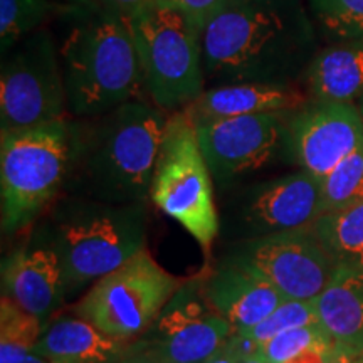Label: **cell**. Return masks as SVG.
<instances>
[{
	"mask_svg": "<svg viewBox=\"0 0 363 363\" xmlns=\"http://www.w3.org/2000/svg\"><path fill=\"white\" fill-rule=\"evenodd\" d=\"M316 54L303 0H227L202 34L206 81L293 84Z\"/></svg>",
	"mask_w": 363,
	"mask_h": 363,
	"instance_id": "obj_1",
	"label": "cell"
},
{
	"mask_svg": "<svg viewBox=\"0 0 363 363\" xmlns=\"http://www.w3.org/2000/svg\"><path fill=\"white\" fill-rule=\"evenodd\" d=\"M169 116L170 113L138 98L103 115L71 120L66 184L91 201L145 203Z\"/></svg>",
	"mask_w": 363,
	"mask_h": 363,
	"instance_id": "obj_2",
	"label": "cell"
},
{
	"mask_svg": "<svg viewBox=\"0 0 363 363\" xmlns=\"http://www.w3.org/2000/svg\"><path fill=\"white\" fill-rule=\"evenodd\" d=\"M62 21L69 27L57 49L72 118L98 116L142 98V69L125 19L78 4Z\"/></svg>",
	"mask_w": 363,
	"mask_h": 363,
	"instance_id": "obj_3",
	"label": "cell"
},
{
	"mask_svg": "<svg viewBox=\"0 0 363 363\" xmlns=\"http://www.w3.org/2000/svg\"><path fill=\"white\" fill-rule=\"evenodd\" d=\"M51 230V247L71 291L104 278L145 249V206L66 199L52 212Z\"/></svg>",
	"mask_w": 363,
	"mask_h": 363,
	"instance_id": "obj_4",
	"label": "cell"
},
{
	"mask_svg": "<svg viewBox=\"0 0 363 363\" xmlns=\"http://www.w3.org/2000/svg\"><path fill=\"white\" fill-rule=\"evenodd\" d=\"M145 93L167 113L192 104L206 91L202 33L180 9L155 0L126 19Z\"/></svg>",
	"mask_w": 363,
	"mask_h": 363,
	"instance_id": "obj_5",
	"label": "cell"
},
{
	"mask_svg": "<svg viewBox=\"0 0 363 363\" xmlns=\"http://www.w3.org/2000/svg\"><path fill=\"white\" fill-rule=\"evenodd\" d=\"M71 120L7 131L0 140L2 229L11 234L33 222L66 184Z\"/></svg>",
	"mask_w": 363,
	"mask_h": 363,
	"instance_id": "obj_6",
	"label": "cell"
},
{
	"mask_svg": "<svg viewBox=\"0 0 363 363\" xmlns=\"http://www.w3.org/2000/svg\"><path fill=\"white\" fill-rule=\"evenodd\" d=\"M150 199L211 252L217 233L212 174L199 145L197 126L184 110L170 113L153 175Z\"/></svg>",
	"mask_w": 363,
	"mask_h": 363,
	"instance_id": "obj_7",
	"label": "cell"
},
{
	"mask_svg": "<svg viewBox=\"0 0 363 363\" xmlns=\"http://www.w3.org/2000/svg\"><path fill=\"white\" fill-rule=\"evenodd\" d=\"M182 284L145 247L91 286L74 311L103 333L131 342L152 328Z\"/></svg>",
	"mask_w": 363,
	"mask_h": 363,
	"instance_id": "obj_8",
	"label": "cell"
},
{
	"mask_svg": "<svg viewBox=\"0 0 363 363\" xmlns=\"http://www.w3.org/2000/svg\"><path fill=\"white\" fill-rule=\"evenodd\" d=\"M67 98L59 49L48 27L22 39L2 57V133L66 120Z\"/></svg>",
	"mask_w": 363,
	"mask_h": 363,
	"instance_id": "obj_9",
	"label": "cell"
},
{
	"mask_svg": "<svg viewBox=\"0 0 363 363\" xmlns=\"http://www.w3.org/2000/svg\"><path fill=\"white\" fill-rule=\"evenodd\" d=\"M234 261L264 278L286 299L296 301L320 296L338 267L313 227L249 239Z\"/></svg>",
	"mask_w": 363,
	"mask_h": 363,
	"instance_id": "obj_10",
	"label": "cell"
},
{
	"mask_svg": "<svg viewBox=\"0 0 363 363\" xmlns=\"http://www.w3.org/2000/svg\"><path fill=\"white\" fill-rule=\"evenodd\" d=\"M233 333L207 299L206 281H192L180 286L142 340L170 363H206Z\"/></svg>",
	"mask_w": 363,
	"mask_h": 363,
	"instance_id": "obj_11",
	"label": "cell"
},
{
	"mask_svg": "<svg viewBox=\"0 0 363 363\" xmlns=\"http://www.w3.org/2000/svg\"><path fill=\"white\" fill-rule=\"evenodd\" d=\"M289 115L262 113L195 125L212 179L225 185L267 165L276 152L286 147Z\"/></svg>",
	"mask_w": 363,
	"mask_h": 363,
	"instance_id": "obj_12",
	"label": "cell"
},
{
	"mask_svg": "<svg viewBox=\"0 0 363 363\" xmlns=\"http://www.w3.org/2000/svg\"><path fill=\"white\" fill-rule=\"evenodd\" d=\"M286 147L308 174L323 180L363 147V118L355 103L310 101L288 118Z\"/></svg>",
	"mask_w": 363,
	"mask_h": 363,
	"instance_id": "obj_13",
	"label": "cell"
},
{
	"mask_svg": "<svg viewBox=\"0 0 363 363\" xmlns=\"http://www.w3.org/2000/svg\"><path fill=\"white\" fill-rule=\"evenodd\" d=\"M323 214V180L301 170L298 174L254 185L239 197L235 225L252 238L311 229Z\"/></svg>",
	"mask_w": 363,
	"mask_h": 363,
	"instance_id": "obj_14",
	"label": "cell"
},
{
	"mask_svg": "<svg viewBox=\"0 0 363 363\" xmlns=\"http://www.w3.org/2000/svg\"><path fill=\"white\" fill-rule=\"evenodd\" d=\"M66 286L62 264L51 246L22 247L2 262V296L40 321L61 306Z\"/></svg>",
	"mask_w": 363,
	"mask_h": 363,
	"instance_id": "obj_15",
	"label": "cell"
},
{
	"mask_svg": "<svg viewBox=\"0 0 363 363\" xmlns=\"http://www.w3.org/2000/svg\"><path fill=\"white\" fill-rule=\"evenodd\" d=\"M206 294L211 305L233 325L234 331L259 325L286 301L274 286L235 261L208 276Z\"/></svg>",
	"mask_w": 363,
	"mask_h": 363,
	"instance_id": "obj_16",
	"label": "cell"
},
{
	"mask_svg": "<svg viewBox=\"0 0 363 363\" xmlns=\"http://www.w3.org/2000/svg\"><path fill=\"white\" fill-rule=\"evenodd\" d=\"M308 103L310 98L293 84L242 83L208 88L184 111L194 125H201L262 113H294Z\"/></svg>",
	"mask_w": 363,
	"mask_h": 363,
	"instance_id": "obj_17",
	"label": "cell"
},
{
	"mask_svg": "<svg viewBox=\"0 0 363 363\" xmlns=\"http://www.w3.org/2000/svg\"><path fill=\"white\" fill-rule=\"evenodd\" d=\"M318 323L333 348L355 357L363 352V266L342 264L316 298Z\"/></svg>",
	"mask_w": 363,
	"mask_h": 363,
	"instance_id": "obj_18",
	"label": "cell"
},
{
	"mask_svg": "<svg viewBox=\"0 0 363 363\" xmlns=\"http://www.w3.org/2000/svg\"><path fill=\"white\" fill-rule=\"evenodd\" d=\"M130 345L83 318H59L43 330L35 353L49 363H118Z\"/></svg>",
	"mask_w": 363,
	"mask_h": 363,
	"instance_id": "obj_19",
	"label": "cell"
},
{
	"mask_svg": "<svg viewBox=\"0 0 363 363\" xmlns=\"http://www.w3.org/2000/svg\"><path fill=\"white\" fill-rule=\"evenodd\" d=\"M310 101L355 103L363 96V38L316 52L305 72Z\"/></svg>",
	"mask_w": 363,
	"mask_h": 363,
	"instance_id": "obj_20",
	"label": "cell"
},
{
	"mask_svg": "<svg viewBox=\"0 0 363 363\" xmlns=\"http://www.w3.org/2000/svg\"><path fill=\"white\" fill-rule=\"evenodd\" d=\"M313 230L338 266H363V202L325 212Z\"/></svg>",
	"mask_w": 363,
	"mask_h": 363,
	"instance_id": "obj_21",
	"label": "cell"
},
{
	"mask_svg": "<svg viewBox=\"0 0 363 363\" xmlns=\"http://www.w3.org/2000/svg\"><path fill=\"white\" fill-rule=\"evenodd\" d=\"M78 4L65 0H0V51L2 57L22 39L62 19ZM81 6V4H79Z\"/></svg>",
	"mask_w": 363,
	"mask_h": 363,
	"instance_id": "obj_22",
	"label": "cell"
},
{
	"mask_svg": "<svg viewBox=\"0 0 363 363\" xmlns=\"http://www.w3.org/2000/svg\"><path fill=\"white\" fill-rule=\"evenodd\" d=\"M43 321L2 296L0 301V363H49L35 353Z\"/></svg>",
	"mask_w": 363,
	"mask_h": 363,
	"instance_id": "obj_23",
	"label": "cell"
},
{
	"mask_svg": "<svg viewBox=\"0 0 363 363\" xmlns=\"http://www.w3.org/2000/svg\"><path fill=\"white\" fill-rule=\"evenodd\" d=\"M310 9L335 43L363 38V0H310Z\"/></svg>",
	"mask_w": 363,
	"mask_h": 363,
	"instance_id": "obj_24",
	"label": "cell"
},
{
	"mask_svg": "<svg viewBox=\"0 0 363 363\" xmlns=\"http://www.w3.org/2000/svg\"><path fill=\"white\" fill-rule=\"evenodd\" d=\"M363 202V147L323 179V214Z\"/></svg>",
	"mask_w": 363,
	"mask_h": 363,
	"instance_id": "obj_25",
	"label": "cell"
},
{
	"mask_svg": "<svg viewBox=\"0 0 363 363\" xmlns=\"http://www.w3.org/2000/svg\"><path fill=\"white\" fill-rule=\"evenodd\" d=\"M311 348H333V343L320 323L284 331L262 343L259 353L267 363H286Z\"/></svg>",
	"mask_w": 363,
	"mask_h": 363,
	"instance_id": "obj_26",
	"label": "cell"
},
{
	"mask_svg": "<svg viewBox=\"0 0 363 363\" xmlns=\"http://www.w3.org/2000/svg\"><path fill=\"white\" fill-rule=\"evenodd\" d=\"M318 323L316 313V299L313 301H296V299H286L271 313L266 320L252 328L244 330L249 337L262 345L267 340L278 337L284 331L299 328V326H308Z\"/></svg>",
	"mask_w": 363,
	"mask_h": 363,
	"instance_id": "obj_27",
	"label": "cell"
},
{
	"mask_svg": "<svg viewBox=\"0 0 363 363\" xmlns=\"http://www.w3.org/2000/svg\"><path fill=\"white\" fill-rule=\"evenodd\" d=\"M227 4V0H174L172 6L180 9L195 29L203 34L206 27L211 24L220 9Z\"/></svg>",
	"mask_w": 363,
	"mask_h": 363,
	"instance_id": "obj_28",
	"label": "cell"
},
{
	"mask_svg": "<svg viewBox=\"0 0 363 363\" xmlns=\"http://www.w3.org/2000/svg\"><path fill=\"white\" fill-rule=\"evenodd\" d=\"M118 363H170L165 357H162L157 350H153L148 343L142 338L138 342L131 343L128 352L121 357Z\"/></svg>",
	"mask_w": 363,
	"mask_h": 363,
	"instance_id": "obj_29",
	"label": "cell"
},
{
	"mask_svg": "<svg viewBox=\"0 0 363 363\" xmlns=\"http://www.w3.org/2000/svg\"><path fill=\"white\" fill-rule=\"evenodd\" d=\"M155 0H98L99 7L125 21L143 11L145 7H148Z\"/></svg>",
	"mask_w": 363,
	"mask_h": 363,
	"instance_id": "obj_30",
	"label": "cell"
},
{
	"mask_svg": "<svg viewBox=\"0 0 363 363\" xmlns=\"http://www.w3.org/2000/svg\"><path fill=\"white\" fill-rule=\"evenodd\" d=\"M331 348H311L286 363H328Z\"/></svg>",
	"mask_w": 363,
	"mask_h": 363,
	"instance_id": "obj_31",
	"label": "cell"
},
{
	"mask_svg": "<svg viewBox=\"0 0 363 363\" xmlns=\"http://www.w3.org/2000/svg\"><path fill=\"white\" fill-rule=\"evenodd\" d=\"M229 340V338H227ZM244 360L240 358L238 353H235V350L233 347H230L229 342H225L222 347L217 350L214 355H212L211 358L206 363H242Z\"/></svg>",
	"mask_w": 363,
	"mask_h": 363,
	"instance_id": "obj_32",
	"label": "cell"
},
{
	"mask_svg": "<svg viewBox=\"0 0 363 363\" xmlns=\"http://www.w3.org/2000/svg\"><path fill=\"white\" fill-rule=\"evenodd\" d=\"M352 355H348L347 352L338 350V348H331L328 363H350Z\"/></svg>",
	"mask_w": 363,
	"mask_h": 363,
	"instance_id": "obj_33",
	"label": "cell"
},
{
	"mask_svg": "<svg viewBox=\"0 0 363 363\" xmlns=\"http://www.w3.org/2000/svg\"><path fill=\"white\" fill-rule=\"evenodd\" d=\"M242 363H267V362L264 360V357H262L261 353H256V355L249 357L247 360H244Z\"/></svg>",
	"mask_w": 363,
	"mask_h": 363,
	"instance_id": "obj_34",
	"label": "cell"
},
{
	"mask_svg": "<svg viewBox=\"0 0 363 363\" xmlns=\"http://www.w3.org/2000/svg\"><path fill=\"white\" fill-rule=\"evenodd\" d=\"M65 2L81 4V6H99L98 0H65Z\"/></svg>",
	"mask_w": 363,
	"mask_h": 363,
	"instance_id": "obj_35",
	"label": "cell"
},
{
	"mask_svg": "<svg viewBox=\"0 0 363 363\" xmlns=\"http://www.w3.org/2000/svg\"><path fill=\"white\" fill-rule=\"evenodd\" d=\"M350 363H363V352L358 353V355H355V357H352Z\"/></svg>",
	"mask_w": 363,
	"mask_h": 363,
	"instance_id": "obj_36",
	"label": "cell"
},
{
	"mask_svg": "<svg viewBox=\"0 0 363 363\" xmlns=\"http://www.w3.org/2000/svg\"><path fill=\"white\" fill-rule=\"evenodd\" d=\"M358 110H360V115L363 118V96L360 98V106H358Z\"/></svg>",
	"mask_w": 363,
	"mask_h": 363,
	"instance_id": "obj_37",
	"label": "cell"
},
{
	"mask_svg": "<svg viewBox=\"0 0 363 363\" xmlns=\"http://www.w3.org/2000/svg\"><path fill=\"white\" fill-rule=\"evenodd\" d=\"M158 2H165V4H172L174 0H158Z\"/></svg>",
	"mask_w": 363,
	"mask_h": 363,
	"instance_id": "obj_38",
	"label": "cell"
}]
</instances>
